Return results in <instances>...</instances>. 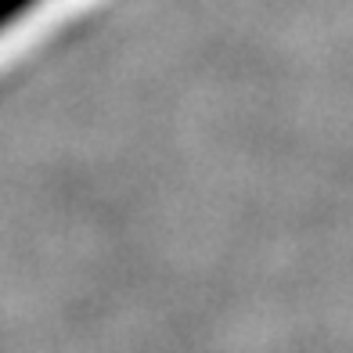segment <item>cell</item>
Masks as SVG:
<instances>
[{"mask_svg":"<svg viewBox=\"0 0 353 353\" xmlns=\"http://www.w3.org/2000/svg\"><path fill=\"white\" fill-rule=\"evenodd\" d=\"M40 0H0V29H4L8 22H14V19H22V14L29 11V8H37Z\"/></svg>","mask_w":353,"mask_h":353,"instance_id":"obj_1","label":"cell"}]
</instances>
